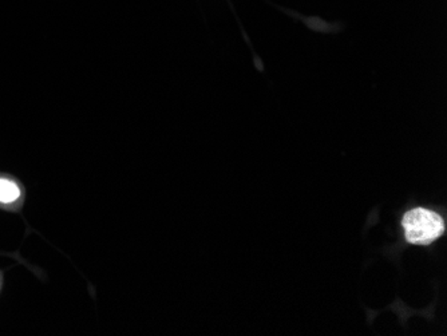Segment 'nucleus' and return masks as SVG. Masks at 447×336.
I'll list each match as a JSON object with an SVG mask.
<instances>
[{"label":"nucleus","instance_id":"obj_2","mask_svg":"<svg viewBox=\"0 0 447 336\" xmlns=\"http://www.w3.org/2000/svg\"><path fill=\"white\" fill-rule=\"evenodd\" d=\"M21 196L19 188L9 179H0V202L10 204L16 201Z\"/></svg>","mask_w":447,"mask_h":336},{"label":"nucleus","instance_id":"obj_1","mask_svg":"<svg viewBox=\"0 0 447 336\" xmlns=\"http://www.w3.org/2000/svg\"><path fill=\"white\" fill-rule=\"evenodd\" d=\"M406 240L415 246H427L445 232V224L439 214L425 208H415L403 217Z\"/></svg>","mask_w":447,"mask_h":336}]
</instances>
